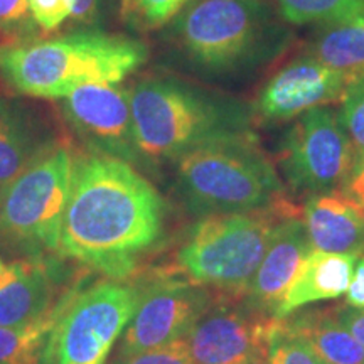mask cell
I'll return each mask as SVG.
<instances>
[{
  "mask_svg": "<svg viewBox=\"0 0 364 364\" xmlns=\"http://www.w3.org/2000/svg\"><path fill=\"white\" fill-rule=\"evenodd\" d=\"M339 318L346 329L354 336V339L364 348V309L339 307Z\"/></svg>",
  "mask_w": 364,
  "mask_h": 364,
  "instance_id": "31",
  "label": "cell"
},
{
  "mask_svg": "<svg viewBox=\"0 0 364 364\" xmlns=\"http://www.w3.org/2000/svg\"><path fill=\"white\" fill-rule=\"evenodd\" d=\"M81 277L70 279L59 257H27L0 275V327L29 324L51 314Z\"/></svg>",
  "mask_w": 364,
  "mask_h": 364,
  "instance_id": "14",
  "label": "cell"
},
{
  "mask_svg": "<svg viewBox=\"0 0 364 364\" xmlns=\"http://www.w3.org/2000/svg\"><path fill=\"white\" fill-rule=\"evenodd\" d=\"M162 230L161 194L129 162L95 149L75 156L61 257L124 280Z\"/></svg>",
  "mask_w": 364,
  "mask_h": 364,
  "instance_id": "1",
  "label": "cell"
},
{
  "mask_svg": "<svg viewBox=\"0 0 364 364\" xmlns=\"http://www.w3.org/2000/svg\"><path fill=\"white\" fill-rule=\"evenodd\" d=\"M140 290L118 280L85 285L54 326L43 364H105L124 334Z\"/></svg>",
  "mask_w": 364,
  "mask_h": 364,
  "instance_id": "8",
  "label": "cell"
},
{
  "mask_svg": "<svg viewBox=\"0 0 364 364\" xmlns=\"http://www.w3.org/2000/svg\"><path fill=\"white\" fill-rule=\"evenodd\" d=\"M338 113L356 154L361 156L364 154V75L349 86Z\"/></svg>",
  "mask_w": 364,
  "mask_h": 364,
  "instance_id": "24",
  "label": "cell"
},
{
  "mask_svg": "<svg viewBox=\"0 0 364 364\" xmlns=\"http://www.w3.org/2000/svg\"><path fill=\"white\" fill-rule=\"evenodd\" d=\"M354 81L309 51L273 71L252 105L255 120L287 122L314 108L341 103Z\"/></svg>",
  "mask_w": 364,
  "mask_h": 364,
  "instance_id": "11",
  "label": "cell"
},
{
  "mask_svg": "<svg viewBox=\"0 0 364 364\" xmlns=\"http://www.w3.org/2000/svg\"><path fill=\"white\" fill-rule=\"evenodd\" d=\"M191 0H122L124 14L144 29H157L174 21Z\"/></svg>",
  "mask_w": 364,
  "mask_h": 364,
  "instance_id": "23",
  "label": "cell"
},
{
  "mask_svg": "<svg viewBox=\"0 0 364 364\" xmlns=\"http://www.w3.org/2000/svg\"><path fill=\"white\" fill-rule=\"evenodd\" d=\"M115 364H194L191 359L188 344L184 338L162 348L150 349L132 356H120Z\"/></svg>",
  "mask_w": 364,
  "mask_h": 364,
  "instance_id": "26",
  "label": "cell"
},
{
  "mask_svg": "<svg viewBox=\"0 0 364 364\" xmlns=\"http://www.w3.org/2000/svg\"><path fill=\"white\" fill-rule=\"evenodd\" d=\"M265 364H322L306 344L282 329L280 321L268 346Z\"/></svg>",
  "mask_w": 364,
  "mask_h": 364,
  "instance_id": "25",
  "label": "cell"
},
{
  "mask_svg": "<svg viewBox=\"0 0 364 364\" xmlns=\"http://www.w3.org/2000/svg\"><path fill=\"white\" fill-rule=\"evenodd\" d=\"M346 304L349 307L364 309V255L359 257L356 265H354L351 284L346 292Z\"/></svg>",
  "mask_w": 364,
  "mask_h": 364,
  "instance_id": "30",
  "label": "cell"
},
{
  "mask_svg": "<svg viewBox=\"0 0 364 364\" xmlns=\"http://www.w3.org/2000/svg\"><path fill=\"white\" fill-rule=\"evenodd\" d=\"M75 156L53 145L0 196V241L27 257H48L61 247ZM61 257V255H59Z\"/></svg>",
  "mask_w": 364,
  "mask_h": 364,
  "instance_id": "7",
  "label": "cell"
},
{
  "mask_svg": "<svg viewBox=\"0 0 364 364\" xmlns=\"http://www.w3.org/2000/svg\"><path fill=\"white\" fill-rule=\"evenodd\" d=\"M27 6L36 24L46 33H53L71 17L75 0H27Z\"/></svg>",
  "mask_w": 364,
  "mask_h": 364,
  "instance_id": "27",
  "label": "cell"
},
{
  "mask_svg": "<svg viewBox=\"0 0 364 364\" xmlns=\"http://www.w3.org/2000/svg\"><path fill=\"white\" fill-rule=\"evenodd\" d=\"M86 277L73 285L66 297L51 314L17 327H0V364H39L43 363L46 346L51 338L54 326L65 314L71 300L86 285Z\"/></svg>",
  "mask_w": 364,
  "mask_h": 364,
  "instance_id": "21",
  "label": "cell"
},
{
  "mask_svg": "<svg viewBox=\"0 0 364 364\" xmlns=\"http://www.w3.org/2000/svg\"><path fill=\"white\" fill-rule=\"evenodd\" d=\"M172 39L209 75L248 76L292 44V31L265 0H191L172 21Z\"/></svg>",
  "mask_w": 364,
  "mask_h": 364,
  "instance_id": "2",
  "label": "cell"
},
{
  "mask_svg": "<svg viewBox=\"0 0 364 364\" xmlns=\"http://www.w3.org/2000/svg\"><path fill=\"white\" fill-rule=\"evenodd\" d=\"M312 250L302 213L295 211L284 218L243 299L252 307L273 316L295 273Z\"/></svg>",
  "mask_w": 364,
  "mask_h": 364,
  "instance_id": "15",
  "label": "cell"
},
{
  "mask_svg": "<svg viewBox=\"0 0 364 364\" xmlns=\"http://www.w3.org/2000/svg\"><path fill=\"white\" fill-rule=\"evenodd\" d=\"M61 110L90 149L130 162L139 156L135 145L129 90L117 85H85L63 98Z\"/></svg>",
  "mask_w": 364,
  "mask_h": 364,
  "instance_id": "13",
  "label": "cell"
},
{
  "mask_svg": "<svg viewBox=\"0 0 364 364\" xmlns=\"http://www.w3.org/2000/svg\"><path fill=\"white\" fill-rule=\"evenodd\" d=\"M4 268H6V265H4V262H2V258H0V275H2V272H4Z\"/></svg>",
  "mask_w": 364,
  "mask_h": 364,
  "instance_id": "33",
  "label": "cell"
},
{
  "mask_svg": "<svg viewBox=\"0 0 364 364\" xmlns=\"http://www.w3.org/2000/svg\"><path fill=\"white\" fill-rule=\"evenodd\" d=\"M206 287L189 280H161L145 292L124 331L120 356H132L182 339L206 311Z\"/></svg>",
  "mask_w": 364,
  "mask_h": 364,
  "instance_id": "12",
  "label": "cell"
},
{
  "mask_svg": "<svg viewBox=\"0 0 364 364\" xmlns=\"http://www.w3.org/2000/svg\"><path fill=\"white\" fill-rule=\"evenodd\" d=\"M71 17L83 24H95L100 17V0H75Z\"/></svg>",
  "mask_w": 364,
  "mask_h": 364,
  "instance_id": "32",
  "label": "cell"
},
{
  "mask_svg": "<svg viewBox=\"0 0 364 364\" xmlns=\"http://www.w3.org/2000/svg\"><path fill=\"white\" fill-rule=\"evenodd\" d=\"M27 0H0V33L12 34L29 24Z\"/></svg>",
  "mask_w": 364,
  "mask_h": 364,
  "instance_id": "28",
  "label": "cell"
},
{
  "mask_svg": "<svg viewBox=\"0 0 364 364\" xmlns=\"http://www.w3.org/2000/svg\"><path fill=\"white\" fill-rule=\"evenodd\" d=\"M295 211L285 199L260 211L204 216L177 252V267L196 285L243 299L277 226Z\"/></svg>",
  "mask_w": 364,
  "mask_h": 364,
  "instance_id": "6",
  "label": "cell"
},
{
  "mask_svg": "<svg viewBox=\"0 0 364 364\" xmlns=\"http://www.w3.org/2000/svg\"><path fill=\"white\" fill-rule=\"evenodd\" d=\"M358 154L331 107L295 118L277 150V164L294 193L322 194L343 189Z\"/></svg>",
  "mask_w": 364,
  "mask_h": 364,
  "instance_id": "9",
  "label": "cell"
},
{
  "mask_svg": "<svg viewBox=\"0 0 364 364\" xmlns=\"http://www.w3.org/2000/svg\"><path fill=\"white\" fill-rule=\"evenodd\" d=\"M287 24H324L364 11V0H275Z\"/></svg>",
  "mask_w": 364,
  "mask_h": 364,
  "instance_id": "22",
  "label": "cell"
},
{
  "mask_svg": "<svg viewBox=\"0 0 364 364\" xmlns=\"http://www.w3.org/2000/svg\"><path fill=\"white\" fill-rule=\"evenodd\" d=\"M302 220L314 250L356 258L364 255V211L341 191L309 196Z\"/></svg>",
  "mask_w": 364,
  "mask_h": 364,
  "instance_id": "16",
  "label": "cell"
},
{
  "mask_svg": "<svg viewBox=\"0 0 364 364\" xmlns=\"http://www.w3.org/2000/svg\"><path fill=\"white\" fill-rule=\"evenodd\" d=\"M53 145L26 107L0 98V196Z\"/></svg>",
  "mask_w": 364,
  "mask_h": 364,
  "instance_id": "19",
  "label": "cell"
},
{
  "mask_svg": "<svg viewBox=\"0 0 364 364\" xmlns=\"http://www.w3.org/2000/svg\"><path fill=\"white\" fill-rule=\"evenodd\" d=\"M139 154L179 159L196 145L230 134L252 132V105L199 88L174 76H150L130 93Z\"/></svg>",
  "mask_w": 364,
  "mask_h": 364,
  "instance_id": "4",
  "label": "cell"
},
{
  "mask_svg": "<svg viewBox=\"0 0 364 364\" xmlns=\"http://www.w3.org/2000/svg\"><path fill=\"white\" fill-rule=\"evenodd\" d=\"M280 326L322 364H364V348L341 322L339 307L297 311L280 318Z\"/></svg>",
  "mask_w": 364,
  "mask_h": 364,
  "instance_id": "18",
  "label": "cell"
},
{
  "mask_svg": "<svg viewBox=\"0 0 364 364\" xmlns=\"http://www.w3.org/2000/svg\"><path fill=\"white\" fill-rule=\"evenodd\" d=\"M177 188L189 211L203 218L285 201L284 181L253 132L216 136L182 154Z\"/></svg>",
  "mask_w": 364,
  "mask_h": 364,
  "instance_id": "5",
  "label": "cell"
},
{
  "mask_svg": "<svg viewBox=\"0 0 364 364\" xmlns=\"http://www.w3.org/2000/svg\"><path fill=\"white\" fill-rule=\"evenodd\" d=\"M341 193L364 211V154L358 156L351 174H349L348 181L344 182Z\"/></svg>",
  "mask_w": 364,
  "mask_h": 364,
  "instance_id": "29",
  "label": "cell"
},
{
  "mask_svg": "<svg viewBox=\"0 0 364 364\" xmlns=\"http://www.w3.org/2000/svg\"><path fill=\"white\" fill-rule=\"evenodd\" d=\"M149 48L127 36L76 33L0 48V75L34 98H65L85 85H118L147 61Z\"/></svg>",
  "mask_w": 364,
  "mask_h": 364,
  "instance_id": "3",
  "label": "cell"
},
{
  "mask_svg": "<svg viewBox=\"0 0 364 364\" xmlns=\"http://www.w3.org/2000/svg\"><path fill=\"white\" fill-rule=\"evenodd\" d=\"M307 51L332 70L344 73L353 80L361 78L364 75V11L346 19L318 24Z\"/></svg>",
  "mask_w": 364,
  "mask_h": 364,
  "instance_id": "20",
  "label": "cell"
},
{
  "mask_svg": "<svg viewBox=\"0 0 364 364\" xmlns=\"http://www.w3.org/2000/svg\"><path fill=\"white\" fill-rule=\"evenodd\" d=\"M356 260L351 255L312 250L273 311V317L280 321L312 304L343 297L351 284Z\"/></svg>",
  "mask_w": 364,
  "mask_h": 364,
  "instance_id": "17",
  "label": "cell"
},
{
  "mask_svg": "<svg viewBox=\"0 0 364 364\" xmlns=\"http://www.w3.org/2000/svg\"><path fill=\"white\" fill-rule=\"evenodd\" d=\"M226 297L209 304L184 336L194 364H265L279 318L247 300Z\"/></svg>",
  "mask_w": 364,
  "mask_h": 364,
  "instance_id": "10",
  "label": "cell"
}]
</instances>
